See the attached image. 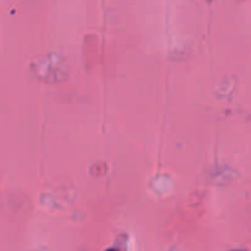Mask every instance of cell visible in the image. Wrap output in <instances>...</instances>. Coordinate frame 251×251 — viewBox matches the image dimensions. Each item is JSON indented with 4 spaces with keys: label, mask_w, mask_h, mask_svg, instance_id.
I'll return each instance as SVG.
<instances>
[{
    "label": "cell",
    "mask_w": 251,
    "mask_h": 251,
    "mask_svg": "<svg viewBox=\"0 0 251 251\" xmlns=\"http://www.w3.org/2000/svg\"><path fill=\"white\" fill-rule=\"evenodd\" d=\"M107 251H117L115 249H109V250H107Z\"/></svg>",
    "instance_id": "1"
},
{
    "label": "cell",
    "mask_w": 251,
    "mask_h": 251,
    "mask_svg": "<svg viewBox=\"0 0 251 251\" xmlns=\"http://www.w3.org/2000/svg\"><path fill=\"white\" fill-rule=\"evenodd\" d=\"M237 251H243V250H237Z\"/></svg>",
    "instance_id": "2"
}]
</instances>
